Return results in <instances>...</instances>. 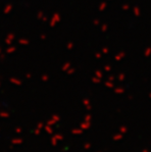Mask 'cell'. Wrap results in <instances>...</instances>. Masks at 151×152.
Masks as SVG:
<instances>
[]
</instances>
